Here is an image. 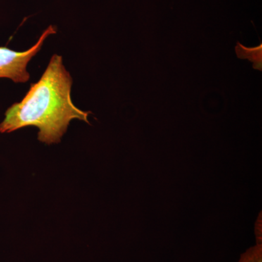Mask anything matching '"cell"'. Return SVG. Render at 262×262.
Here are the masks:
<instances>
[{"label":"cell","instance_id":"cell-1","mask_svg":"<svg viewBox=\"0 0 262 262\" xmlns=\"http://www.w3.org/2000/svg\"><path fill=\"white\" fill-rule=\"evenodd\" d=\"M72 85V77L62 57L53 55L40 80L31 84L21 101L8 108L0 133L36 126L39 130L38 140L50 145L61 141L74 119L89 124L88 117L91 113L75 106L71 98Z\"/></svg>","mask_w":262,"mask_h":262},{"label":"cell","instance_id":"cell-2","mask_svg":"<svg viewBox=\"0 0 262 262\" xmlns=\"http://www.w3.org/2000/svg\"><path fill=\"white\" fill-rule=\"evenodd\" d=\"M56 33V27L50 26L41 34L37 43L26 51H15L0 47V78H9L15 82H27L30 75L27 68L29 62L40 51L45 40Z\"/></svg>","mask_w":262,"mask_h":262},{"label":"cell","instance_id":"cell-3","mask_svg":"<svg viewBox=\"0 0 262 262\" xmlns=\"http://www.w3.org/2000/svg\"><path fill=\"white\" fill-rule=\"evenodd\" d=\"M236 54L239 59H248L253 63V68L262 71V44L256 47L247 48L237 42L235 47Z\"/></svg>","mask_w":262,"mask_h":262},{"label":"cell","instance_id":"cell-4","mask_svg":"<svg viewBox=\"0 0 262 262\" xmlns=\"http://www.w3.org/2000/svg\"><path fill=\"white\" fill-rule=\"evenodd\" d=\"M237 262H262V244H256V246L248 248L241 254Z\"/></svg>","mask_w":262,"mask_h":262}]
</instances>
